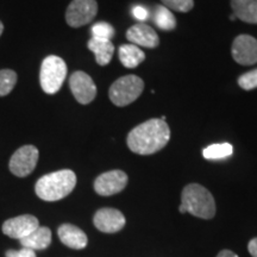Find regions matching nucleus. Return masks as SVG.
Returning a JSON list of instances; mask_svg holds the SVG:
<instances>
[{"instance_id": "obj_1", "label": "nucleus", "mask_w": 257, "mask_h": 257, "mask_svg": "<svg viewBox=\"0 0 257 257\" xmlns=\"http://www.w3.org/2000/svg\"><path fill=\"white\" fill-rule=\"evenodd\" d=\"M170 128L166 120L153 118L137 125L127 135L128 149L138 155H152L169 142Z\"/></svg>"}, {"instance_id": "obj_2", "label": "nucleus", "mask_w": 257, "mask_h": 257, "mask_svg": "<svg viewBox=\"0 0 257 257\" xmlns=\"http://www.w3.org/2000/svg\"><path fill=\"white\" fill-rule=\"evenodd\" d=\"M75 185V173L69 169H62L42 176L36 182L35 192L42 200L57 201L69 195Z\"/></svg>"}, {"instance_id": "obj_3", "label": "nucleus", "mask_w": 257, "mask_h": 257, "mask_svg": "<svg viewBox=\"0 0 257 257\" xmlns=\"http://www.w3.org/2000/svg\"><path fill=\"white\" fill-rule=\"evenodd\" d=\"M179 211L202 219H211L216 214V202L208 189L201 185L191 184L182 191Z\"/></svg>"}, {"instance_id": "obj_4", "label": "nucleus", "mask_w": 257, "mask_h": 257, "mask_svg": "<svg viewBox=\"0 0 257 257\" xmlns=\"http://www.w3.org/2000/svg\"><path fill=\"white\" fill-rule=\"evenodd\" d=\"M67 76V64L61 57L50 55L42 62L40 72L41 87L47 94H55L62 87Z\"/></svg>"}, {"instance_id": "obj_5", "label": "nucleus", "mask_w": 257, "mask_h": 257, "mask_svg": "<svg viewBox=\"0 0 257 257\" xmlns=\"http://www.w3.org/2000/svg\"><path fill=\"white\" fill-rule=\"evenodd\" d=\"M144 89L143 80L137 75H125L112 83L108 95L115 106L130 105L142 94Z\"/></svg>"}, {"instance_id": "obj_6", "label": "nucleus", "mask_w": 257, "mask_h": 257, "mask_svg": "<svg viewBox=\"0 0 257 257\" xmlns=\"http://www.w3.org/2000/svg\"><path fill=\"white\" fill-rule=\"evenodd\" d=\"M98 14L95 0H73L66 11V22L72 28H81L91 23Z\"/></svg>"}, {"instance_id": "obj_7", "label": "nucleus", "mask_w": 257, "mask_h": 257, "mask_svg": "<svg viewBox=\"0 0 257 257\" xmlns=\"http://www.w3.org/2000/svg\"><path fill=\"white\" fill-rule=\"evenodd\" d=\"M40 153L34 146H24L16 150L10 160L9 168L18 178H25L34 172L38 162Z\"/></svg>"}, {"instance_id": "obj_8", "label": "nucleus", "mask_w": 257, "mask_h": 257, "mask_svg": "<svg viewBox=\"0 0 257 257\" xmlns=\"http://www.w3.org/2000/svg\"><path fill=\"white\" fill-rule=\"evenodd\" d=\"M69 87L76 101L82 105L91 104L96 96V86L94 81L87 73L81 72V70H78L70 75Z\"/></svg>"}, {"instance_id": "obj_9", "label": "nucleus", "mask_w": 257, "mask_h": 257, "mask_svg": "<svg viewBox=\"0 0 257 257\" xmlns=\"http://www.w3.org/2000/svg\"><path fill=\"white\" fill-rule=\"evenodd\" d=\"M126 185L127 175L123 170H110L95 179L94 191L102 197H110L123 191Z\"/></svg>"}, {"instance_id": "obj_10", "label": "nucleus", "mask_w": 257, "mask_h": 257, "mask_svg": "<svg viewBox=\"0 0 257 257\" xmlns=\"http://www.w3.org/2000/svg\"><path fill=\"white\" fill-rule=\"evenodd\" d=\"M231 53L237 63L252 66L257 63V40L250 35H239L234 38Z\"/></svg>"}, {"instance_id": "obj_11", "label": "nucleus", "mask_w": 257, "mask_h": 257, "mask_svg": "<svg viewBox=\"0 0 257 257\" xmlns=\"http://www.w3.org/2000/svg\"><path fill=\"white\" fill-rule=\"evenodd\" d=\"M40 226L38 219L31 214H23L6 220L3 224V232L11 238L22 239Z\"/></svg>"}, {"instance_id": "obj_12", "label": "nucleus", "mask_w": 257, "mask_h": 257, "mask_svg": "<svg viewBox=\"0 0 257 257\" xmlns=\"http://www.w3.org/2000/svg\"><path fill=\"white\" fill-rule=\"evenodd\" d=\"M93 223L99 231L105 233H114L124 227L125 220L124 214L115 208H100L93 218Z\"/></svg>"}, {"instance_id": "obj_13", "label": "nucleus", "mask_w": 257, "mask_h": 257, "mask_svg": "<svg viewBox=\"0 0 257 257\" xmlns=\"http://www.w3.org/2000/svg\"><path fill=\"white\" fill-rule=\"evenodd\" d=\"M126 38L135 46L150 48V49L156 48L160 43V38L155 30L143 23L133 25L128 29L126 31Z\"/></svg>"}, {"instance_id": "obj_14", "label": "nucleus", "mask_w": 257, "mask_h": 257, "mask_svg": "<svg viewBox=\"0 0 257 257\" xmlns=\"http://www.w3.org/2000/svg\"><path fill=\"white\" fill-rule=\"evenodd\" d=\"M60 240L64 245L72 249H83L87 245L88 239L81 229L72 224H62L57 230Z\"/></svg>"}, {"instance_id": "obj_15", "label": "nucleus", "mask_w": 257, "mask_h": 257, "mask_svg": "<svg viewBox=\"0 0 257 257\" xmlns=\"http://www.w3.org/2000/svg\"><path fill=\"white\" fill-rule=\"evenodd\" d=\"M88 49L94 54L95 61L99 66H107L114 54V46L111 41L91 38L87 44Z\"/></svg>"}, {"instance_id": "obj_16", "label": "nucleus", "mask_w": 257, "mask_h": 257, "mask_svg": "<svg viewBox=\"0 0 257 257\" xmlns=\"http://www.w3.org/2000/svg\"><path fill=\"white\" fill-rule=\"evenodd\" d=\"M236 18L249 24H257V0H231Z\"/></svg>"}, {"instance_id": "obj_17", "label": "nucleus", "mask_w": 257, "mask_h": 257, "mask_svg": "<svg viewBox=\"0 0 257 257\" xmlns=\"http://www.w3.org/2000/svg\"><path fill=\"white\" fill-rule=\"evenodd\" d=\"M21 243L24 248L31 249L34 251L47 249L51 243V231L46 226H38L29 236L22 238Z\"/></svg>"}, {"instance_id": "obj_18", "label": "nucleus", "mask_w": 257, "mask_h": 257, "mask_svg": "<svg viewBox=\"0 0 257 257\" xmlns=\"http://www.w3.org/2000/svg\"><path fill=\"white\" fill-rule=\"evenodd\" d=\"M119 60L126 68H136L146 60V54L135 44H123L119 47Z\"/></svg>"}, {"instance_id": "obj_19", "label": "nucleus", "mask_w": 257, "mask_h": 257, "mask_svg": "<svg viewBox=\"0 0 257 257\" xmlns=\"http://www.w3.org/2000/svg\"><path fill=\"white\" fill-rule=\"evenodd\" d=\"M154 22H155L157 28L165 31L174 30L176 27V19L174 17V15L172 14V11H170L169 9H167L166 6L163 5H159L155 9Z\"/></svg>"}, {"instance_id": "obj_20", "label": "nucleus", "mask_w": 257, "mask_h": 257, "mask_svg": "<svg viewBox=\"0 0 257 257\" xmlns=\"http://www.w3.org/2000/svg\"><path fill=\"white\" fill-rule=\"evenodd\" d=\"M233 148L230 143H218L208 146L202 150V156L206 160H221L232 155Z\"/></svg>"}, {"instance_id": "obj_21", "label": "nucleus", "mask_w": 257, "mask_h": 257, "mask_svg": "<svg viewBox=\"0 0 257 257\" xmlns=\"http://www.w3.org/2000/svg\"><path fill=\"white\" fill-rule=\"evenodd\" d=\"M17 83V74L15 70H0V96H5L12 92Z\"/></svg>"}, {"instance_id": "obj_22", "label": "nucleus", "mask_w": 257, "mask_h": 257, "mask_svg": "<svg viewBox=\"0 0 257 257\" xmlns=\"http://www.w3.org/2000/svg\"><path fill=\"white\" fill-rule=\"evenodd\" d=\"M92 37L98 38V40H107L111 41V38L114 36V29L111 24L106 22H99L92 27Z\"/></svg>"}, {"instance_id": "obj_23", "label": "nucleus", "mask_w": 257, "mask_h": 257, "mask_svg": "<svg viewBox=\"0 0 257 257\" xmlns=\"http://www.w3.org/2000/svg\"><path fill=\"white\" fill-rule=\"evenodd\" d=\"M163 6L176 12H188L194 8V0H161Z\"/></svg>"}, {"instance_id": "obj_24", "label": "nucleus", "mask_w": 257, "mask_h": 257, "mask_svg": "<svg viewBox=\"0 0 257 257\" xmlns=\"http://www.w3.org/2000/svg\"><path fill=\"white\" fill-rule=\"evenodd\" d=\"M238 85L244 91H251L257 88V68L240 75L238 78Z\"/></svg>"}, {"instance_id": "obj_25", "label": "nucleus", "mask_w": 257, "mask_h": 257, "mask_svg": "<svg viewBox=\"0 0 257 257\" xmlns=\"http://www.w3.org/2000/svg\"><path fill=\"white\" fill-rule=\"evenodd\" d=\"M6 257H36V253H35L34 250L23 248L22 250H18V251L10 250V251L6 252Z\"/></svg>"}, {"instance_id": "obj_26", "label": "nucleus", "mask_w": 257, "mask_h": 257, "mask_svg": "<svg viewBox=\"0 0 257 257\" xmlns=\"http://www.w3.org/2000/svg\"><path fill=\"white\" fill-rule=\"evenodd\" d=\"M133 16L138 21L144 22L149 18V11L146 8H143V6L137 5L133 9Z\"/></svg>"}, {"instance_id": "obj_27", "label": "nucleus", "mask_w": 257, "mask_h": 257, "mask_svg": "<svg viewBox=\"0 0 257 257\" xmlns=\"http://www.w3.org/2000/svg\"><path fill=\"white\" fill-rule=\"evenodd\" d=\"M248 250L252 257H257V237L252 238L248 244Z\"/></svg>"}, {"instance_id": "obj_28", "label": "nucleus", "mask_w": 257, "mask_h": 257, "mask_svg": "<svg viewBox=\"0 0 257 257\" xmlns=\"http://www.w3.org/2000/svg\"><path fill=\"white\" fill-rule=\"evenodd\" d=\"M217 257H238L237 253H234L231 250H221V251L218 253Z\"/></svg>"}, {"instance_id": "obj_29", "label": "nucleus", "mask_w": 257, "mask_h": 257, "mask_svg": "<svg viewBox=\"0 0 257 257\" xmlns=\"http://www.w3.org/2000/svg\"><path fill=\"white\" fill-rule=\"evenodd\" d=\"M3 31H4V25H3L2 22H0V36H2Z\"/></svg>"}, {"instance_id": "obj_30", "label": "nucleus", "mask_w": 257, "mask_h": 257, "mask_svg": "<svg viewBox=\"0 0 257 257\" xmlns=\"http://www.w3.org/2000/svg\"><path fill=\"white\" fill-rule=\"evenodd\" d=\"M230 19H231V21H236V16H234V15H232V16H231V17H230Z\"/></svg>"}]
</instances>
